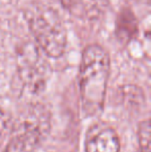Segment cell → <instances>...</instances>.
Returning a JSON list of instances; mask_svg holds the SVG:
<instances>
[{
    "label": "cell",
    "mask_w": 151,
    "mask_h": 152,
    "mask_svg": "<svg viewBox=\"0 0 151 152\" xmlns=\"http://www.w3.org/2000/svg\"><path fill=\"white\" fill-rule=\"evenodd\" d=\"M110 76V57L99 45L84 50L79 72V85L83 110L94 116L103 111Z\"/></svg>",
    "instance_id": "cell-1"
},
{
    "label": "cell",
    "mask_w": 151,
    "mask_h": 152,
    "mask_svg": "<svg viewBox=\"0 0 151 152\" xmlns=\"http://www.w3.org/2000/svg\"><path fill=\"white\" fill-rule=\"evenodd\" d=\"M25 17L38 48L50 57H60L66 48L67 33L58 12L51 6L36 2L27 8Z\"/></svg>",
    "instance_id": "cell-2"
},
{
    "label": "cell",
    "mask_w": 151,
    "mask_h": 152,
    "mask_svg": "<svg viewBox=\"0 0 151 152\" xmlns=\"http://www.w3.org/2000/svg\"><path fill=\"white\" fill-rule=\"evenodd\" d=\"M50 130V114L39 104L31 107L15 121L6 152H29L44 140Z\"/></svg>",
    "instance_id": "cell-3"
},
{
    "label": "cell",
    "mask_w": 151,
    "mask_h": 152,
    "mask_svg": "<svg viewBox=\"0 0 151 152\" xmlns=\"http://www.w3.org/2000/svg\"><path fill=\"white\" fill-rule=\"evenodd\" d=\"M42 53L38 46L32 42L24 44L18 51L19 76L32 92L42 90L50 76V65Z\"/></svg>",
    "instance_id": "cell-4"
},
{
    "label": "cell",
    "mask_w": 151,
    "mask_h": 152,
    "mask_svg": "<svg viewBox=\"0 0 151 152\" xmlns=\"http://www.w3.org/2000/svg\"><path fill=\"white\" fill-rule=\"evenodd\" d=\"M119 149L118 134L110 125L97 123L87 132L85 141L86 152H119Z\"/></svg>",
    "instance_id": "cell-5"
},
{
    "label": "cell",
    "mask_w": 151,
    "mask_h": 152,
    "mask_svg": "<svg viewBox=\"0 0 151 152\" xmlns=\"http://www.w3.org/2000/svg\"><path fill=\"white\" fill-rule=\"evenodd\" d=\"M137 32V21L133 12L125 10L117 19V35L122 40H129Z\"/></svg>",
    "instance_id": "cell-6"
},
{
    "label": "cell",
    "mask_w": 151,
    "mask_h": 152,
    "mask_svg": "<svg viewBox=\"0 0 151 152\" xmlns=\"http://www.w3.org/2000/svg\"><path fill=\"white\" fill-rule=\"evenodd\" d=\"M14 124L15 120L12 119V115L0 108V141H3L7 137H10Z\"/></svg>",
    "instance_id": "cell-7"
},
{
    "label": "cell",
    "mask_w": 151,
    "mask_h": 152,
    "mask_svg": "<svg viewBox=\"0 0 151 152\" xmlns=\"http://www.w3.org/2000/svg\"><path fill=\"white\" fill-rule=\"evenodd\" d=\"M139 142L141 152L150 151V123L145 120L140 124L139 127Z\"/></svg>",
    "instance_id": "cell-8"
}]
</instances>
